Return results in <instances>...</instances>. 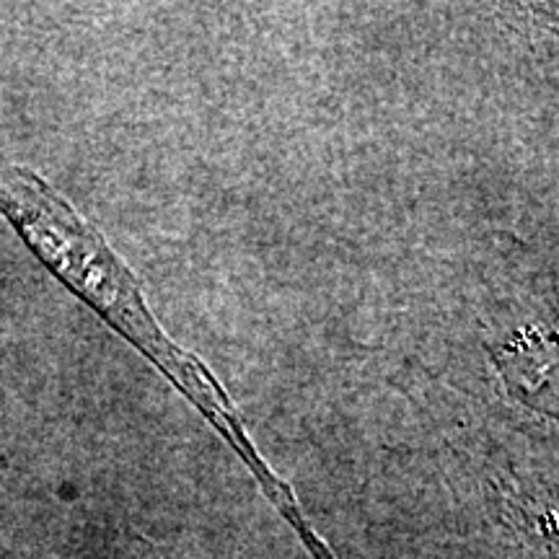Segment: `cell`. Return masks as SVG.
I'll use <instances>...</instances> for the list:
<instances>
[{
    "label": "cell",
    "mask_w": 559,
    "mask_h": 559,
    "mask_svg": "<svg viewBox=\"0 0 559 559\" xmlns=\"http://www.w3.org/2000/svg\"><path fill=\"white\" fill-rule=\"evenodd\" d=\"M0 213L70 290L156 360L221 425L236 449L247 443L241 419L218 381L200 360L171 345L145 309L130 270L58 190L24 166H0Z\"/></svg>",
    "instance_id": "obj_1"
}]
</instances>
